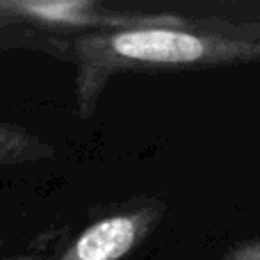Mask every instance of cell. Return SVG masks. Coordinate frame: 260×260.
<instances>
[{
  "label": "cell",
  "instance_id": "1",
  "mask_svg": "<svg viewBox=\"0 0 260 260\" xmlns=\"http://www.w3.org/2000/svg\"><path fill=\"white\" fill-rule=\"evenodd\" d=\"M76 67V112L89 119L105 87L121 73H169L260 62V16H199L187 27L89 32L59 37Z\"/></svg>",
  "mask_w": 260,
  "mask_h": 260
},
{
  "label": "cell",
  "instance_id": "2",
  "mask_svg": "<svg viewBox=\"0 0 260 260\" xmlns=\"http://www.w3.org/2000/svg\"><path fill=\"white\" fill-rule=\"evenodd\" d=\"M0 9L14 25H30L48 37H76L89 32L187 27L197 14L117 9L101 0H0Z\"/></svg>",
  "mask_w": 260,
  "mask_h": 260
},
{
  "label": "cell",
  "instance_id": "3",
  "mask_svg": "<svg viewBox=\"0 0 260 260\" xmlns=\"http://www.w3.org/2000/svg\"><path fill=\"white\" fill-rule=\"evenodd\" d=\"M165 215L162 199H130L87 224L50 260H126L151 238Z\"/></svg>",
  "mask_w": 260,
  "mask_h": 260
},
{
  "label": "cell",
  "instance_id": "4",
  "mask_svg": "<svg viewBox=\"0 0 260 260\" xmlns=\"http://www.w3.org/2000/svg\"><path fill=\"white\" fill-rule=\"evenodd\" d=\"M55 155L53 144L27 133L18 123H0V165L39 162Z\"/></svg>",
  "mask_w": 260,
  "mask_h": 260
},
{
  "label": "cell",
  "instance_id": "5",
  "mask_svg": "<svg viewBox=\"0 0 260 260\" xmlns=\"http://www.w3.org/2000/svg\"><path fill=\"white\" fill-rule=\"evenodd\" d=\"M64 235H67V226H53V229L41 231L16 253V260H50L57 253Z\"/></svg>",
  "mask_w": 260,
  "mask_h": 260
},
{
  "label": "cell",
  "instance_id": "6",
  "mask_svg": "<svg viewBox=\"0 0 260 260\" xmlns=\"http://www.w3.org/2000/svg\"><path fill=\"white\" fill-rule=\"evenodd\" d=\"M219 260H260V235L233 244L229 251L221 253Z\"/></svg>",
  "mask_w": 260,
  "mask_h": 260
},
{
  "label": "cell",
  "instance_id": "7",
  "mask_svg": "<svg viewBox=\"0 0 260 260\" xmlns=\"http://www.w3.org/2000/svg\"><path fill=\"white\" fill-rule=\"evenodd\" d=\"M7 27H14V21L0 9V30H7Z\"/></svg>",
  "mask_w": 260,
  "mask_h": 260
},
{
  "label": "cell",
  "instance_id": "8",
  "mask_svg": "<svg viewBox=\"0 0 260 260\" xmlns=\"http://www.w3.org/2000/svg\"><path fill=\"white\" fill-rule=\"evenodd\" d=\"M0 260H16V253H14V256H7V258H0Z\"/></svg>",
  "mask_w": 260,
  "mask_h": 260
}]
</instances>
